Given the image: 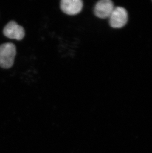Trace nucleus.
I'll return each mask as SVG.
<instances>
[{"instance_id": "nucleus-5", "label": "nucleus", "mask_w": 152, "mask_h": 153, "mask_svg": "<svg viewBox=\"0 0 152 153\" xmlns=\"http://www.w3.org/2000/svg\"><path fill=\"white\" fill-rule=\"evenodd\" d=\"M83 7L81 0H62L61 8L62 12L68 15H76L80 13Z\"/></svg>"}, {"instance_id": "nucleus-4", "label": "nucleus", "mask_w": 152, "mask_h": 153, "mask_svg": "<svg viewBox=\"0 0 152 153\" xmlns=\"http://www.w3.org/2000/svg\"><path fill=\"white\" fill-rule=\"evenodd\" d=\"M115 7L114 3L110 0H101L96 3L94 12L97 17L106 19L109 18Z\"/></svg>"}, {"instance_id": "nucleus-3", "label": "nucleus", "mask_w": 152, "mask_h": 153, "mask_svg": "<svg viewBox=\"0 0 152 153\" xmlns=\"http://www.w3.org/2000/svg\"><path fill=\"white\" fill-rule=\"evenodd\" d=\"M3 33L7 37L17 40H21L25 36L24 29L15 21H10L6 25Z\"/></svg>"}, {"instance_id": "nucleus-1", "label": "nucleus", "mask_w": 152, "mask_h": 153, "mask_svg": "<svg viewBox=\"0 0 152 153\" xmlns=\"http://www.w3.org/2000/svg\"><path fill=\"white\" fill-rule=\"evenodd\" d=\"M16 50L15 46L12 43L0 45V67L9 68L13 65Z\"/></svg>"}, {"instance_id": "nucleus-2", "label": "nucleus", "mask_w": 152, "mask_h": 153, "mask_svg": "<svg viewBox=\"0 0 152 153\" xmlns=\"http://www.w3.org/2000/svg\"><path fill=\"white\" fill-rule=\"evenodd\" d=\"M128 21V13L124 7H115L109 17V23L114 28H121L126 25Z\"/></svg>"}]
</instances>
